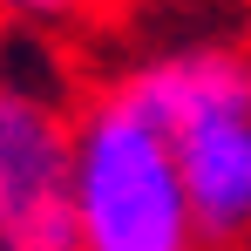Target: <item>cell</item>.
Wrapping results in <instances>:
<instances>
[{
    "instance_id": "6da1fadb",
    "label": "cell",
    "mask_w": 251,
    "mask_h": 251,
    "mask_svg": "<svg viewBox=\"0 0 251 251\" xmlns=\"http://www.w3.org/2000/svg\"><path fill=\"white\" fill-rule=\"evenodd\" d=\"M129 95L176 150L197 238L238 245L251 231V61L238 48H176L136 68Z\"/></svg>"
},
{
    "instance_id": "7a4b0ae2",
    "label": "cell",
    "mask_w": 251,
    "mask_h": 251,
    "mask_svg": "<svg viewBox=\"0 0 251 251\" xmlns=\"http://www.w3.org/2000/svg\"><path fill=\"white\" fill-rule=\"evenodd\" d=\"M75 238L82 251H197L190 190L163 123L123 88L75 116Z\"/></svg>"
},
{
    "instance_id": "3957f363",
    "label": "cell",
    "mask_w": 251,
    "mask_h": 251,
    "mask_svg": "<svg viewBox=\"0 0 251 251\" xmlns=\"http://www.w3.org/2000/svg\"><path fill=\"white\" fill-rule=\"evenodd\" d=\"M0 251H82L75 116L41 54L0 61Z\"/></svg>"
},
{
    "instance_id": "277c9868",
    "label": "cell",
    "mask_w": 251,
    "mask_h": 251,
    "mask_svg": "<svg viewBox=\"0 0 251 251\" xmlns=\"http://www.w3.org/2000/svg\"><path fill=\"white\" fill-rule=\"evenodd\" d=\"M75 0H0V14H14V21H54V14H68Z\"/></svg>"
}]
</instances>
